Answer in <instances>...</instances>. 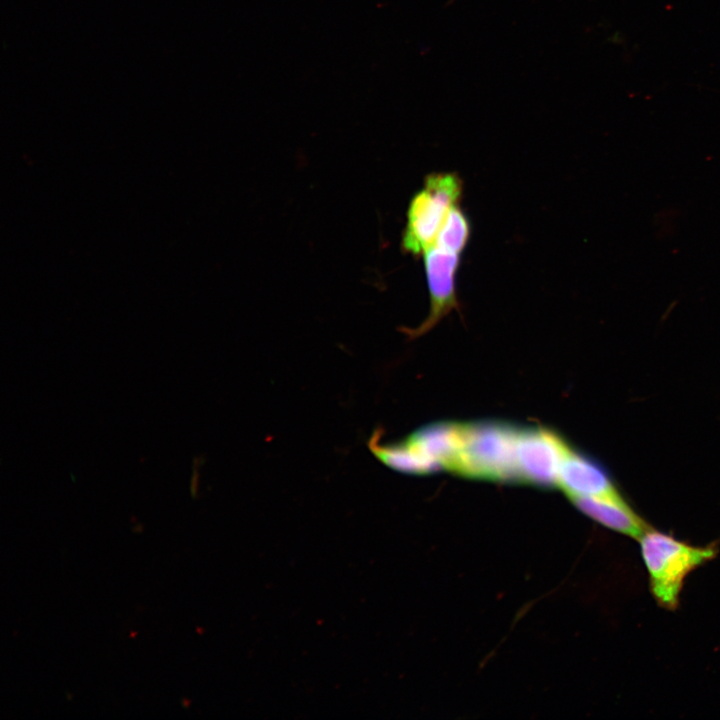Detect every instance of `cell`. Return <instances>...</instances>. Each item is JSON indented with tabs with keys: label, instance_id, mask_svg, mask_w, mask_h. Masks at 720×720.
Wrapping results in <instances>:
<instances>
[{
	"label": "cell",
	"instance_id": "cell-6",
	"mask_svg": "<svg viewBox=\"0 0 720 720\" xmlns=\"http://www.w3.org/2000/svg\"><path fill=\"white\" fill-rule=\"evenodd\" d=\"M424 260L430 310L418 327L401 329L409 339H416L427 333L452 310L458 308L455 279L460 255L432 245L424 252Z\"/></svg>",
	"mask_w": 720,
	"mask_h": 720
},
{
	"label": "cell",
	"instance_id": "cell-5",
	"mask_svg": "<svg viewBox=\"0 0 720 720\" xmlns=\"http://www.w3.org/2000/svg\"><path fill=\"white\" fill-rule=\"evenodd\" d=\"M569 445L545 428H519L516 443L518 483L539 488L558 486L563 458Z\"/></svg>",
	"mask_w": 720,
	"mask_h": 720
},
{
	"label": "cell",
	"instance_id": "cell-1",
	"mask_svg": "<svg viewBox=\"0 0 720 720\" xmlns=\"http://www.w3.org/2000/svg\"><path fill=\"white\" fill-rule=\"evenodd\" d=\"M382 437L383 431L374 429L367 447L379 462L396 472L407 475L453 472L462 445V423L428 424L393 442H385Z\"/></svg>",
	"mask_w": 720,
	"mask_h": 720
},
{
	"label": "cell",
	"instance_id": "cell-10",
	"mask_svg": "<svg viewBox=\"0 0 720 720\" xmlns=\"http://www.w3.org/2000/svg\"><path fill=\"white\" fill-rule=\"evenodd\" d=\"M455 0H449L448 5L454 2Z\"/></svg>",
	"mask_w": 720,
	"mask_h": 720
},
{
	"label": "cell",
	"instance_id": "cell-2",
	"mask_svg": "<svg viewBox=\"0 0 720 720\" xmlns=\"http://www.w3.org/2000/svg\"><path fill=\"white\" fill-rule=\"evenodd\" d=\"M651 592L660 606L675 609L685 578L716 557V545L693 546L648 528L638 539Z\"/></svg>",
	"mask_w": 720,
	"mask_h": 720
},
{
	"label": "cell",
	"instance_id": "cell-8",
	"mask_svg": "<svg viewBox=\"0 0 720 720\" xmlns=\"http://www.w3.org/2000/svg\"><path fill=\"white\" fill-rule=\"evenodd\" d=\"M571 502L585 515L603 526L639 539L649 528L620 494L601 497H574Z\"/></svg>",
	"mask_w": 720,
	"mask_h": 720
},
{
	"label": "cell",
	"instance_id": "cell-4",
	"mask_svg": "<svg viewBox=\"0 0 720 720\" xmlns=\"http://www.w3.org/2000/svg\"><path fill=\"white\" fill-rule=\"evenodd\" d=\"M463 185L455 173H432L423 188L412 198L402 248L413 255L424 253L433 245L450 209L462 195Z\"/></svg>",
	"mask_w": 720,
	"mask_h": 720
},
{
	"label": "cell",
	"instance_id": "cell-7",
	"mask_svg": "<svg viewBox=\"0 0 720 720\" xmlns=\"http://www.w3.org/2000/svg\"><path fill=\"white\" fill-rule=\"evenodd\" d=\"M558 486L570 498L618 495L606 470L590 458L568 448L563 458Z\"/></svg>",
	"mask_w": 720,
	"mask_h": 720
},
{
	"label": "cell",
	"instance_id": "cell-9",
	"mask_svg": "<svg viewBox=\"0 0 720 720\" xmlns=\"http://www.w3.org/2000/svg\"><path fill=\"white\" fill-rule=\"evenodd\" d=\"M470 236V224L458 206H453L448 212L433 243L440 249L461 254Z\"/></svg>",
	"mask_w": 720,
	"mask_h": 720
},
{
	"label": "cell",
	"instance_id": "cell-3",
	"mask_svg": "<svg viewBox=\"0 0 720 720\" xmlns=\"http://www.w3.org/2000/svg\"><path fill=\"white\" fill-rule=\"evenodd\" d=\"M518 431L495 421L462 423V445L453 472L471 479L518 483Z\"/></svg>",
	"mask_w": 720,
	"mask_h": 720
}]
</instances>
